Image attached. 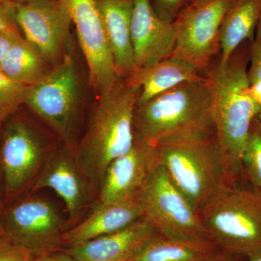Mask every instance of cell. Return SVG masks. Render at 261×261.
<instances>
[{
    "mask_svg": "<svg viewBox=\"0 0 261 261\" xmlns=\"http://www.w3.org/2000/svg\"><path fill=\"white\" fill-rule=\"evenodd\" d=\"M15 1H16V0H15Z\"/></svg>",
    "mask_w": 261,
    "mask_h": 261,
    "instance_id": "cell-39",
    "label": "cell"
},
{
    "mask_svg": "<svg viewBox=\"0 0 261 261\" xmlns=\"http://www.w3.org/2000/svg\"><path fill=\"white\" fill-rule=\"evenodd\" d=\"M75 24L89 68V82L99 96L115 87L118 78L96 0H61Z\"/></svg>",
    "mask_w": 261,
    "mask_h": 261,
    "instance_id": "cell-11",
    "label": "cell"
},
{
    "mask_svg": "<svg viewBox=\"0 0 261 261\" xmlns=\"http://www.w3.org/2000/svg\"><path fill=\"white\" fill-rule=\"evenodd\" d=\"M158 164L155 145L135 135L130 150L113 161L106 169L99 187L98 204L138 198Z\"/></svg>",
    "mask_w": 261,
    "mask_h": 261,
    "instance_id": "cell-13",
    "label": "cell"
},
{
    "mask_svg": "<svg viewBox=\"0 0 261 261\" xmlns=\"http://www.w3.org/2000/svg\"><path fill=\"white\" fill-rule=\"evenodd\" d=\"M118 78L135 70L130 39L134 0H96Z\"/></svg>",
    "mask_w": 261,
    "mask_h": 261,
    "instance_id": "cell-17",
    "label": "cell"
},
{
    "mask_svg": "<svg viewBox=\"0 0 261 261\" xmlns=\"http://www.w3.org/2000/svg\"><path fill=\"white\" fill-rule=\"evenodd\" d=\"M247 80L252 97L261 106V17L257 23L255 36L250 42Z\"/></svg>",
    "mask_w": 261,
    "mask_h": 261,
    "instance_id": "cell-25",
    "label": "cell"
},
{
    "mask_svg": "<svg viewBox=\"0 0 261 261\" xmlns=\"http://www.w3.org/2000/svg\"><path fill=\"white\" fill-rule=\"evenodd\" d=\"M0 70L15 82L30 87L42 80L50 69L42 55L21 36L0 63Z\"/></svg>",
    "mask_w": 261,
    "mask_h": 261,
    "instance_id": "cell-22",
    "label": "cell"
},
{
    "mask_svg": "<svg viewBox=\"0 0 261 261\" xmlns=\"http://www.w3.org/2000/svg\"><path fill=\"white\" fill-rule=\"evenodd\" d=\"M250 44L244 42L227 63H218L206 75L214 98L215 132L231 187L243 173L244 149L252 121L261 111L247 80Z\"/></svg>",
    "mask_w": 261,
    "mask_h": 261,
    "instance_id": "cell-1",
    "label": "cell"
},
{
    "mask_svg": "<svg viewBox=\"0 0 261 261\" xmlns=\"http://www.w3.org/2000/svg\"><path fill=\"white\" fill-rule=\"evenodd\" d=\"M211 240L222 251L261 254V196L229 187L199 213Z\"/></svg>",
    "mask_w": 261,
    "mask_h": 261,
    "instance_id": "cell-5",
    "label": "cell"
},
{
    "mask_svg": "<svg viewBox=\"0 0 261 261\" xmlns=\"http://www.w3.org/2000/svg\"><path fill=\"white\" fill-rule=\"evenodd\" d=\"M3 197V176H2L1 164H0V203Z\"/></svg>",
    "mask_w": 261,
    "mask_h": 261,
    "instance_id": "cell-33",
    "label": "cell"
},
{
    "mask_svg": "<svg viewBox=\"0 0 261 261\" xmlns=\"http://www.w3.org/2000/svg\"><path fill=\"white\" fill-rule=\"evenodd\" d=\"M234 0H212L200 7L190 4L173 22L175 45L171 56L188 62L199 71L207 70L220 51L219 31Z\"/></svg>",
    "mask_w": 261,
    "mask_h": 261,
    "instance_id": "cell-9",
    "label": "cell"
},
{
    "mask_svg": "<svg viewBox=\"0 0 261 261\" xmlns=\"http://www.w3.org/2000/svg\"><path fill=\"white\" fill-rule=\"evenodd\" d=\"M0 31L20 33L16 20L15 0H0Z\"/></svg>",
    "mask_w": 261,
    "mask_h": 261,
    "instance_id": "cell-27",
    "label": "cell"
},
{
    "mask_svg": "<svg viewBox=\"0 0 261 261\" xmlns=\"http://www.w3.org/2000/svg\"><path fill=\"white\" fill-rule=\"evenodd\" d=\"M141 88L121 79L107 94L99 96L76 152L82 169L99 190L111 163L130 150L135 142L134 116Z\"/></svg>",
    "mask_w": 261,
    "mask_h": 261,
    "instance_id": "cell-3",
    "label": "cell"
},
{
    "mask_svg": "<svg viewBox=\"0 0 261 261\" xmlns=\"http://www.w3.org/2000/svg\"><path fill=\"white\" fill-rule=\"evenodd\" d=\"M175 38L173 23L160 17L149 0H134L130 25L134 71L145 69L171 56Z\"/></svg>",
    "mask_w": 261,
    "mask_h": 261,
    "instance_id": "cell-15",
    "label": "cell"
},
{
    "mask_svg": "<svg viewBox=\"0 0 261 261\" xmlns=\"http://www.w3.org/2000/svg\"><path fill=\"white\" fill-rule=\"evenodd\" d=\"M247 261H261V254L247 257Z\"/></svg>",
    "mask_w": 261,
    "mask_h": 261,
    "instance_id": "cell-34",
    "label": "cell"
},
{
    "mask_svg": "<svg viewBox=\"0 0 261 261\" xmlns=\"http://www.w3.org/2000/svg\"><path fill=\"white\" fill-rule=\"evenodd\" d=\"M211 1L212 0H192L191 5L196 7H200L207 4V3H210Z\"/></svg>",
    "mask_w": 261,
    "mask_h": 261,
    "instance_id": "cell-32",
    "label": "cell"
},
{
    "mask_svg": "<svg viewBox=\"0 0 261 261\" xmlns=\"http://www.w3.org/2000/svg\"><path fill=\"white\" fill-rule=\"evenodd\" d=\"M5 233L3 232V228H2L1 224H0V238L4 236Z\"/></svg>",
    "mask_w": 261,
    "mask_h": 261,
    "instance_id": "cell-36",
    "label": "cell"
},
{
    "mask_svg": "<svg viewBox=\"0 0 261 261\" xmlns=\"http://www.w3.org/2000/svg\"><path fill=\"white\" fill-rule=\"evenodd\" d=\"M134 129L135 136L154 145L216 134L207 77L179 84L136 106Z\"/></svg>",
    "mask_w": 261,
    "mask_h": 261,
    "instance_id": "cell-2",
    "label": "cell"
},
{
    "mask_svg": "<svg viewBox=\"0 0 261 261\" xmlns=\"http://www.w3.org/2000/svg\"><path fill=\"white\" fill-rule=\"evenodd\" d=\"M29 87L15 82L0 70V123L25 103Z\"/></svg>",
    "mask_w": 261,
    "mask_h": 261,
    "instance_id": "cell-24",
    "label": "cell"
},
{
    "mask_svg": "<svg viewBox=\"0 0 261 261\" xmlns=\"http://www.w3.org/2000/svg\"><path fill=\"white\" fill-rule=\"evenodd\" d=\"M159 7L158 14L166 21L173 23L185 0H156Z\"/></svg>",
    "mask_w": 261,
    "mask_h": 261,
    "instance_id": "cell-28",
    "label": "cell"
},
{
    "mask_svg": "<svg viewBox=\"0 0 261 261\" xmlns=\"http://www.w3.org/2000/svg\"><path fill=\"white\" fill-rule=\"evenodd\" d=\"M203 77L188 62L171 56L145 69L135 70L128 78L141 88L136 106H140L179 84Z\"/></svg>",
    "mask_w": 261,
    "mask_h": 261,
    "instance_id": "cell-19",
    "label": "cell"
},
{
    "mask_svg": "<svg viewBox=\"0 0 261 261\" xmlns=\"http://www.w3.org/2000/svg\"><path fill=\"white\" fill-rule=\"evenodd\" d=\"M221 250L211 241H190L159 234L133 259L134 261H209Z\"/></svg>",
    "mask_w": 261,
    "mask_h": 261,
    "instance_id": "cell-21",
    "label": "cell"
},
{
    "mask_svg": "<svg viewBox=\"0 0 261 261\" xmlns=\"http://www.w3.org/2000/svg\"><path fill=\"white\" fill-rule=\"evenodd\" d=\"M242 167L252 190L261 196V124L256 118L252 121L244 149Z\"/></svg>",
    "mask_w": 261,
    "mask_h": 261,
    "instance_id": "cell-23",
    "label": "cell"
},
{
    "mask_svg": "<svg viewBox=\"0 0 261 261\" xmlns=\"http://www.w3.org/2000/svg\"><path fill=\"white\" fill-rule=\"evenodd\" d=\"M160 233L144 218L126 227L70 247L67 253L75 261L132 260Z\"/></svg>",
    "mask_w": 261,
    "mask_h": 261,
    "instance_id": "cell-16",
    "label": "cell"
},
{
    "mask_svg": "<svg viewBox=\"0 0 261 261\" xmlns=\"http://www.w3.org/2000/svg\"><path fill=\"white\" fill-rule=\"evenodd\" d=\"M42 256L43 255H41V256L32 257V258L28 259V260L25 261H42Z\"/></svg>",
    "mask_w": 261,
    "mask_h": 261,
    "instance_id": "cell-35",
    "label": "cell"
},
{
    "mask_svg": "<svg viewBox=\"0 0 261 261\" xmlns=\"http://www.w3.org/2000/svg\"><path fill=\"white\" fill-rule=\"evenodd\" d=\"M20 37H21L20 33L0 31V63L4 59L13 43Z\"/></svg>",
    "mask_w": 261,
    "mask_h": 261,
    "instance_id": "cell-29",
    "label": "cell"
},
{
    "mask_svg": "<svg viewBox=\"0 0 261 261\" xmlns=\"http://www.w3.org/2000/svg\"><path fill=\"white\" fill-rule=\"evenodd\" d=\"M261 17V0H234L225 14L219 31L221 58L227 63L245 41L251 42Z\"/></svg>",
    "mask_w": 261,
    "mask_h": 261,
    "instance_id": "cell-20",
    "label": "cell"
},
{
    "mask_svg": "<svg viewBox=\"0 0 261 261\" xmlns=\"http://www.w3.org/2000/svg\"><path fill=\"white\" fill-rule=\"evenodd\" d=\"M126 261H134V260H126Z\"/></svg>",
    "mask_w": 261,
    "mask_h": 261,
    "instance_id": "cell-38",
    "label": "cell"
},
{
    "mask_svg": "<svg viewBox=\"0 0 261 261\" xmlns=\"http://www.w3.org/2000/svg\"><path fill=\"white\" fill-rule=\"evenodd\" d=\"M142 218L168 238L211 241L200 214L173 185L159 164L138 197Z\"/></svg>",
    "mask_w": 261,
    "mask_h": 261,
    "instance_id": "cell-6",
    "label": "cell"
},
{
    "mask_svg": "<svg viewBox=\"0 0 261 261\" xmlns=\"http://www.w3.org/2000/svg\"><path fill=\"white\" fill-rule=\"evenodd\" d=\"M37 257L27 247L14 243L4 235L0 238V261H25Z\"/></svg>",
    "mask_w": 261,
    "mask_h": 261,
    "instance_id": "cell-26",
    "label": "cell"
},
{
    "mask_svg": "<svg viewBox=\"0 0 261 261\" xmlns=\"http://www.w3.org/2000/svg\"><path fill=\"white\" fill-rule=\"evenodd\" d=\"M3 232L36 256L47 255L62 244L64 221L54 204L40 197L23 199L0 217Z\"/></svg>",
    "mask_w": 261,
    "mask_h": 261,
    "instance_id": "cell-10",
    "label": "cell"
},
{
    "mask_svg": "<svg viewBox=\"0 0 261 261\" xmlns=\"http://www.w3.org/2000/svg\"><path fill=\"white\" fill-rule=\"evenodd\" d=\"M155 147L158 163L197 212L231 187L216 134Z\"/></svg>",
    "mask_w": 261,
    "mask_h": 261,
    "instance_id": "cell-4",
    "label": "cell"
},
{
    "mask_svg": "<svg viewBox=\"0 0 261 261\" xmlns=\"http://www.w3.org/2000/svg\"><path fill=\"white\" fill-rule=\"evenodd\" d=\"M80 100L76 65L65 54L37 84L29 87L25 103L63 140L69 141L74 129Z\"/></svg>",
    "mask_w": 261,
    "mask_h": 261,
    "instance_id": "cell-7",
    "label": "cell"
},
{
    "mask_svg": "<svg viewBox=\"0 0 261 261\" xmlns=\"http://www.w3.org/2000/svg\"><path fill=\"white\" fill-rule=\"evenodd\" d=\"M51 152L28 122L20 118L8 122L0 145L3 197L13 198L33 185Z\"/></svg>",
    "mask_w": 261,
    "mask_h": 261,
    "instance_id": "cell-8",
    "label": "cell"
},
{
    "mask_svg": "<svg viewBox=\"0 0 261 261\" xmlns=\"http://www.w3.org/2000/svg\"><path fill=\"white\" fill-rule=\"evenodd\" d=\"M243 255H237V254L229 253V252L221 250L209 261H243Z\"/></svg>",
    "mask_w": 261,
    "mask_h": 261,
    "instance_id": "cell-30",
    "label": "cell"
},
{
    "mask_svg": "<svg viewBox=\"0 0 261 261\" xmlns=\"http://www.w3.org/2000/svg\"><path fill=\"white\" fill-rule=\"evenodd\" d=\"M42 261H75L69 254H56V255H43Z\"/></svg>",
    "mask_w": 261,
    "mask_h": 261,
    "instance_id": "cell-31",
    "label": "cell"
},
{
    "mask_svg": "<svg viewBox=\"0 0 261 261\" xmlns=\"http://www.w3.org/2000/svg\"><path fill=\"white\" fill-rule=\"evenodd\" d=\"M141 218L142 209L138 198L126 202L97 204L87 219L63 233L62 244L70 247L77 246L126 227Z\"/></svg>",
    "mask_w": 261,
    "mask_h": 261,
    "instance_id": "cell-18",
    "label": "cell"
},
{
    "mask_svg": "<svg viewBox=\"0 0 261 261\" xmlns=\"http://www.w3.org/2000/svg\"><path fill=\"white\" fill-rule=\"evenodd\" d=\"M256 118L257 119V121L260 122V123L261 124V111H260V113H259V114L257 115Z\"/></svg>",
    "mask_w": 261,
    "mask_h": 261,
    "instance_id": "cell-37",
    "label": "cell"
},
{
    "mask_svg": "<svg viewBox=\"0 0 261 261\" xmlns=\"http://www.w3.org/2000/svg\"><path fill=\"white\" fill-rule=\"evenodd\" d=\"M47 188L64 202L70 222L80 217L94 188L69 146L53 151L33 184L32 191Z\"/></svg>",
    "mask_w": 261,
    "mask_h": 261,
    "instance_id": "cell-14",
    "label": "cell"
},
{
    "mask_svg": "<svg viewBox=\"0 0 261 261\" xmlns=\"http://www.w3.org/2000/svg\"><path fill=\"white\" fill-rule=\"evenodd\" d=\"M15 13L24 39L47 63H59L72 23L65 5L61 0H16Z\"/></svg>",
    "mask_w": 261,
    "mask_h": 261,
    "instance_id": "cell-12",
    "label": "cell"
}]
</instances>
